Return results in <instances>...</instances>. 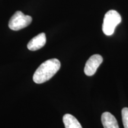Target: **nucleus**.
<instances>
[{"label": "nucleus", "mask_w": 128, "mask_h": 128, "mask_svg": "<svg viewBox=\"0 0 128 128\" xmlns=\"http://www.w3.org/2000/svg\"><path fill=\"white\" fill-rule=\"evenodd\" d=\"M102 122L104 128H119L116 119L109 112H106L102 114Z\"/></svg>", "instance_id": "obj_6"}, {"label": "nucleus", "mask_w": 128, "mask_h": 128, "mask_svg": "<svg viewBox=\"0 0 128 128\" xmlns=\"http://www.w3.org/2000/svg\"><path fill=\"white\" fill-rule=\"evenodd\" d=\"M122 21L121 16L116 11H108L105 14L103 19L102 30L107 36H111L114 33L115 28Z\"/></svg>", "instance_id": "obj_2"}, {"label": "nucleus", "mask_w": 128, "mask_h": 128, "mask_svg": "<svg viewBox=\"0 0 128 128\" xmlns=\"http://www.w3.org/2000/svg\"><path fill=\"white\" fill-rule=\"evenodd\" d=\"M103 59L98 54L92 55L86 62L84 68V73L87 76H92L96 73L97 68L103 62Z\"/></svg>", "instance_id": "obj_4"}, {"label": "nucleus", "mask_w": 128, "mask_h": 128, "mask_svg": "<svg viewBox=\"0 0 128 128\" xmlns=\"http://www.w3.org/2000/svg\"><path fill=\"white\" fill-rule=\"evenodd\" d=\"M32 22V17L25 15L20 11H17L11 17L9 21L8 26L10 29L18 31L28 27Z\"/></svg>", "instance_id": "obj_3"}, {"label": "nucleus", "mask_w": 128, "mask_h": 128, "mask_svg": "<svg viewBox=\"0 0 128 128\" xmlns=\"http://www.w3.org/2000/svg\"><path fill=\"white\" fill-rule=\"evenodd\" d=\"M122 117L124 128H128V108H124L122 110Z\"/></svg>", "instance_id": "obj_8"}, {"label": "nucleus", "mask_w": 128, "mask_h": 128, "mask_svg": "<svg viewBox=\"0 0 128 128\" xmlns=\"http://www.w3.org/2000/svg\"><path fill=\"white\" fill-rule=\"evenodd\" d=\"M63 122L65 128H82L78 120L70 114L64 115L63 116Z\"/></svg>", "instance_id": "obj_7"}, {"label": "nucleus", "mask_w": 128, "mask_h": 128, "mask_svg": "<svg viewBox=\"0 0 128 128\" xmlns=\"http://www.w3.org/2000/svg\"><path fill=\"white\" fill-rule=\"evenodd\" d=\"M60 68V62L58 59L48 60L42 63L36 70L33 80L36 84H42L49 81Z\"/></svg>", "instance_id": "obj_1"}, {"label": "nucleus", "mask_w": 128, "mask_h": 128, "mask_svg": "<svg viewBox=\"0 0 128 128\" xmlns=\"http://www.w3.org/2000/svg\"><path fill=\"white\" fill-rule=\"evenodd\" d=\"M46 43V34L44 33H41L30 40L28 44V48L32 51L39 50L45 45Z\"/></svg>", "instance_id": "obj_5"}]
</instances>
